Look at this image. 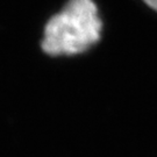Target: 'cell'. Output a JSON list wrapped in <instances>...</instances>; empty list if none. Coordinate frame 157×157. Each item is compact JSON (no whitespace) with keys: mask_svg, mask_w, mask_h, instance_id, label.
<instances>
[{"mask_svg":"<svg viewBox=\"0 0 157 157\" xmlns=\"http://www.w3.org/2000/svg\"><path fill=\"white\" fill-rule=\"evenodd\" d=\"M101 30L93 0H69L47 23L42 49L51 56L84 52L100 40Z\"/></svg>","mask_w":157,"mask_h":157,"instance_id":"1","label":"cell"},{"mask_svg":"<svg viewBox=\"0 0 157 157\" xmlns=\"http://www.w3.org/2000/svg\"><path fill=\"white\" fill-rule=\"evenodd\" d=\"M148 7H150L151 10L157 12V0H142Z\"/></svg>","mask_w":157,"mask_h":157,"instance_id":"2","label":"cell"}]
</instances>
